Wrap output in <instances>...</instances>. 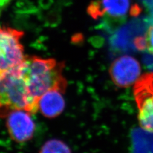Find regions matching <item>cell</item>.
Instances as JSON below:
<instances>
[{
	"mask_svg": "<svg viewBox=\"0 0 153 153\" xmlns=\"http://www.w3.org/2000/svg\"><path fill=\"white\" fill-rule=\"evenodd\" d=\"M65 64L53 58L26 55L21 70L33 99L38 105L42 96L51 90L65 92L67 81L63 75Z\"/></svg>",
	"mask_w": 153,
	"mask_h": 153,
	"instance_id": "6da1fadb",
	"label": "cell"
},
{
	"mask_svg": "<svg viewBox=\"0 0 153 153\" xmlns=\"http://www.w3.org/2000/svg\"><path fill=\"white\" fill-rule=\"evenodd\" d=\"M17 110H25L32 114L38 112L21 66L0 75V118L4 119L9 113Z\"/></svg>",
	"mask_w": 153,
	"mask_h": 153,
	"instance_id": "7a4b0ae2",
	"label": "cell"
},
{
	"mask_svg": "<svg viewBox=\"0 0 153 153\" xmlns=\"http://www.w3.org/2000/svg\"><path fill=\"white\" fill-rule=\"evenodd\" d=\"M22 31L0 26V75L20 67L25 60Z\"/></svg>",
	"mask_w": 153,
	"mask_h": 153,
	"instance_id": "3957f363",
	"label": "cell"
},
{
	"mask_svg": "<svg viewBox=\"0 0 153 153\" xmlns=\"http://www.w3.org/2000/svg\"><path fill=\"white\" fill-rule=\"evenodd\" d=\"M134 95L142 128L153 133V73L146 74L138 79Z\"/></svg>",
	"mask_w": 153,
	"mask_h": 153,
	"instance_id": "277c9868",
	"label": "cell"
},
{
	"mask_svg": "<svg viewBox=\"0 0 153 153\" xmlns=\"http://www.w3.org/2000/svg\"><path fill=\"white\" fill-rule=\"evenodd\" d=\"M140 9L130 0H97L88 8V13L94 19L107 16L112 19H122L127 16L138 15Z\"/></svg>",
	"mask_w": 153,
	"mask_h": 153,
	"instance_id": "5b68a950",
	"label": "cell"
},
{
	"mask_svg": "<svg viewBox=\"0 0 153 153\" xmlns=\"http://www.w3.org/2000/svg\"><path fill=\"white\" fill-rule=\"evenodd\" d=\"M32 114L25 110H17L9 113L4 118L8 134L17 143H24L30 140L36 130Z\"/></svg>",
	"mask_w": 153,
	"mask_h": 153,
	"instance_id": "8992f818",
	"label": "cell"
},
{
	"mask_svg": "<svg viewBox=\"0 0 153 153\" xmlns=\"http://www.w3.org/2000/svg\"><path fill=\"white\" fill-rule=\"evenodd\" d=\"M140 66L138 61L130 56H123L114 60L110 75L114 83L120 88L130 87L140 78Z\"/></svg>",
	"mask_w": 153,
	"mask_h": 153,
	"instance_id": "52a82bcc",
	"label": "cell"
},
{
	"mask_svg": "<svg viewBox=\"0 0 153 153\" xmlns=\"http://www.w3.org/2000/svg\"><path fill=\"white\" fill-rule=\"evenodd\" d=\"M64 92L51 90L43 94L38 100V111L47 118H54L63 112L65 108Z\"/></svg>",
	"mask_w": 153,
	"mask_h": 153,
	"instance_id": "ba28073f",
	"label": "cell"
},
{
	"mask_svg": "<svg viewBox=\"0 0 153 153\" xmlns=\"http://www.w3.org/2000/svg\"><path fill=\"white\" fill-rule=\"evenodd\" d=\"M132 153H153V133L135 129L132 133Z\"/></svg>",
	"mask_w": 153,
	"mask_h": 153,
	"instance_id": "9c48e42d",
	"label": "cell"
},
{
	"mask_svg": "<svg viewBox=\"0 0 153 153\" xmlns=\"http://www.w3.org/2000/svg\"><path fill=\"white\" fill-rule=\"evenodd\" d=\"M39 153H71L70 147L63 141L52 139L42 146Z\"/></svg>",
	"mask_w": 153,
	"mask_h": 153,
	"instance_id": "30bf717a",
	"label": "cell"
},
{
	"mask_svg": "<svg viewBox=\"0 0 153 153\" xmlns=\"http://www.w3.org/2000/svg\"><path fill=\"white\" fill-rule=\"evenodd\" d=\"M134 45L140 51L147 50L153 55V25L147 29L144 36H139L135 38Z\"/></svg>",
	"mask_w": 153,
	"mask_h": 153,
	"instance_id": "8fae6325",
	"label": "cell"
},
{
	"mask_svg": "<svg viewBox=\"0 0 153 153\" xmlns=\"http://www.w3.org/2000/svg\"><path fill=\"white\" fill-rule=\"evenodd\" d=\"M11 1L12 0H0V13L8 6Z\"/></svg>",
	"mask_w": 153,
	"mask_h": 153,
	"instance_id": "7c38bea8",
	"label": "cell"
},
{
	"mask_svg": "<svg viewBox=\"0 0 153 153\" xmlns=\"http://www.w3.org/2000/svg\"><path fill=\"white\" fill-rule=\"evenodd\" d=\"M145 63L149 70L153 71V57H146L145 58Z\"/></svg>",
	"mask_w": 153,
	"mask_h": 153,
	"instance_id": "4fadbf2b",
	"label": "cell"
}]
</instances>
